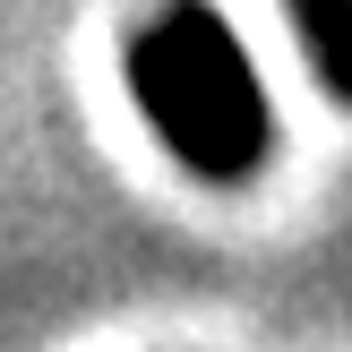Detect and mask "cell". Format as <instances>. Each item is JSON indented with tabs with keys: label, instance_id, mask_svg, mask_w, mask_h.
<instances>
[{
	"label": "cell",
	"instance_id": "2",
	"mask_svg": "<svg viewBox=\"0 0 352 352\" xmlns=\"http://www.w3.org/2000/svg\"><path fill=\"white\" fill-rule=\"evenodd\" d=\"M284 17H292V43H301L309 78L336 103H352V0H284Z\"/></svg>",
	"mask_w": 352,
	"mask_h": 352
},
{
	"label": "cell",
	"instance_id": "1",
	"mask_svg": "<svg viewBox=\"0 0 352 352\" xmlns=\"http://www.w3.org/2000/svg\"><path fill=\"white\" fill-rule=\"evenodd\" d=\"M129 95L146 129L172 146V164L198 172L206 189H241L250 172H267L275 146L267 86H258L241 34L206 0H172L155 26L129 34Z\"/></svg>",
	"mask_w": 352,
	"mask_h": 352
}]
</instances>
